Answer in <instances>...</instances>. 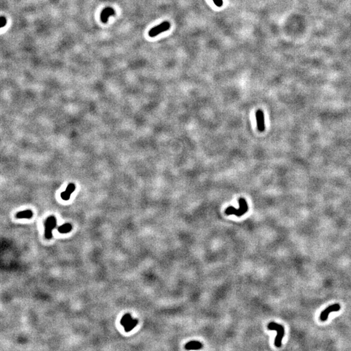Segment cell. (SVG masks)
Wrapping results in <instances>:
<instances>
[{"mask_svg":"<svg viewBox=\"0 0 351 351\" xmlns=\"http://www.w3.org/2000/svg\"><path fill=\"white\" fill-rule=\"evenodd\" d=\"M238 202L239 204V209H236L232 206H230L228 208L225 210V213L228 215H235L237 217H241L243 215L246 213L248 211V204L246 203V201L245 199L241 198L238 200Z\"/></svg>","mask_w":351,"mask_h":351,"instance_id":"6da1fadb","label":"cell"},{"mask_svg":"<svg viewBox=\"0 0 351 351\" xmlns=\"http://www.w3.org/2000/svg\"><path fill=\"white\" fill-rule=\"evenodd\" d=\"M138 323L137 319H132V317L130 313H126L124 315L121 321V324L124 327L125 331L128 332H130L132 329H133Z\"/></svg>","mask_w":351,"mask_h":351,"instance_id":"3957f363","label":"cell"},{"mask_svg":"<svg viewBox=\"0 0 351 351\" xmlns=\"http://www.w3.org/2000/svg\"><path fill=\"white\" fill-rule=\"evenodd\" d=\"M33 213L31 210H25L23 212H18L16 216L18 218H28V219H30L33 217Z\"/></svg>","mask_w":351,"mask_h":351,"instance_id":"8fae6325","label":"cell"},{"mask_svg":"<svg viewBox=\"0 0 351 351\" xmlns=\"http://www.w3.org/2000/svg\"><path fill=\"white\" fill-rule=\"evenodd\" d=\"M340 309H341V306L339 304L336 303V304H334L326 308L323 312H321V315H320L321 321H326L328 319L330 313L339 312L340 310Z\"/></svg>","mask_w":351,"mask_h":351,"instance_id":"8992f818","label":"cell"},{"mask_svg":"<svg viewBox=\"0 0 351 351\" xmlns=\"http://www.w3.org/2000/svg\"><path fill=\"white\" fill-rule=\"evenodd\" d=\"M202 344L197 341H191L185 345V349L187 350H199L202 348Z\"/></svg>","mask_w":351,"mask_h":351,"instance_id":"30bf717a","label":"cell"},{"mask_svg":"<svg viewBox=\"0 0 351 351\" xmlns=\"http://www.w3.org/2000/svg\"><path fill=\"white\" fill-rule=\"evenodd\" d=\"M75 189H76L75 185L72 183H69L67 189H66V191L61 194L62 199H63L64 200H68L70 199V195H71V194L75 191Z\"/></svg>","mask_w":351,"mask_h":351,"instance_id":"ba28073f","label":"cell"},{"mask_svg":"<svg viewBox=\"0 0 351 351\" xmlns=\"http://www.w3.org/2000/svg\"><path fill=\"white\" fill-rule=\"evenodd\" d=\"M215 5L216 6L218 7H221L223 5V2H222V0H213Z\"/></svg>","mask_w":351,"mask_h":351,"instance_id":"4fadbf2b","label":"cell"},{"mask_svg":"<svg viewBox=\"0 0 351 351\" xmlns=\"http://www.w3.org/2000/svg\"><path fill=\"white\" fill-rule=\"evenodd\" d=\"M255 117H256L257 127L258 130L259 131H263L265 129V127L263 111L262 110H258L256 113H255Z\"/></svg>","mask_w":351,"mask_h":351,"instance_id":"52a82bcc","label":"cell"},{"mask_svg":"<svg viewBox=\"0 0 351 351\" xmlns=\"http://www.w3.org/2000/svg\"><path fill=\"white\" fill-rule=\"evenodd\" d=\"M267 328L270 330H275V331L277 332V336H276L274 340V345L278 348L281 347L282 344V341L285 334V330L283 326L274 323V322H272V323H269Z\"/></svg>","mask_w":351,"mask_h":351,"instance_id":"7a4b0ae2","label":"cell"},{"mask_svg":"<svg viewBox=\"0 0 351 351\" xmlns=\"http://www.w3.org/2000/svg\"><path fill=\"white\" fill-rule=\"evenodd\" d=\"M170 27L171 24L168 22H163V23L158 25V26L151 29L149 33H148V35L150 37L156 36L159 34L161 33L168 30Z\"/></svg>","mask_w":351,"mask_h":351,"instance_id":"5b68a950","label":"cell"},{"mask_svg":"<svg viewBox=\"0 0 351 351\" xmlns=\"http://www.w3.org/2000/svg\"><path fill=\"white\" fill-rule=\"evenodd\" d=\"M72 226L69 224V223H67V224H64L59 226L58 228V231L61 233H67L70 232V231L72 230Z\"/></svg>","mask_w":351,"mask_h":351,"instance_id":"7c38bea8","label":"cell"},{"mask_svg":"<svg viewBox=\"0 0 351 351\" xmlns=\"http://www.w3.org/2000/svg\"><path fill=\"white\" fill-rule=\"evenodd\" d=\"M0 23L2 24L1 27H3L4 26H5L6 23H7L6 18L5 17H3V16H2V17H1V20H0Z\"/></svg>","mask_w":351,"mask_h":351,"instance_id":"5bb4252c","label":"cell"},{"mask_svg":"<svg viewBox=\"0 0 351 351\" xmlns=\"http://www.w3.org/2000/svg\"><path fill=\"white\" fill-rule=\"evenodd\" d=\"M57 221L54 216L49 217L45 221V237L50 239L52 237V230L55 228Z\"/></svg>","mask_w":351,"mask_h":351,"instance_id":"277c9868","label":"cell"},{"mask_svg":"<svg viewBox=\"0 0 351 351\" xmlns=\"http://www.w3.org/2000/svg\"><path fill=\"white\" fill-rule=\"evenodd\" d=\"M114 14H115V11H114L113 8L109 7H106L105 9H104V10L102 11V14H101V20H102V22L106 23L109 16H112V15H114Z\"/></svg>","mask_w":351,"mask_h":351,"instance_id":"9c48e42d","label":"cell"}]
</instances>
